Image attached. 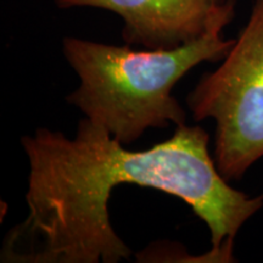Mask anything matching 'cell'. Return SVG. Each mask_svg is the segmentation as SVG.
I'll use <instances>...</instances> for the list:
<instances>
[{"label":"cell","instance_id":"cell-3","mask_svg":"<svg viewBox=\"0 0 263 263\" xmlns=\"http://www.w3.org/2000/svg\"><path fill=\"white\" fill-rule=\"evenodd\" d=\"M195 122L216 121L215 162L226 180L241 179L263 157V0L213 72L186 97Z\"/></svg>","mask_w":263,"mask_h":263},{"label":"cell","instance_id":"cell-4","mask_svg":"<svg viewBox=\"0 0 263 263\" xmlns=\"http://www.w3.org/2000/svg\"><path fill=\"white\" fill-rule=\"evenodd\" d=\"M61 9L112 11L123 20L122 38L144 49H176L223 33L235 16V0H54Z\"/></svg>","mask_w":263,"mask_h":263},{"label":"cell","instance_id":"cell-2","mask_svg":"<svg viewBox=\"0 0 263 263\" xmlns=\"http://www.w3.org/2000/svg\"><path fill=\"white\" fill-rule=\"evenodd\" d=\"M235 39L211 33L176 49L136 50L66 37L62 51L80 77V87L66 100L123 145L147 128L186 124V112L173 88L203 61H222Z\"/></svg>","mask_w":263,"mask_h":263},{"label":"cell","instance_id":"cell-1","mask_svg":"<svg viewBox=\"0 0 263 263\" xmlns=\"http://www.w3.org/2000/svg\"><path fill=\"white\" fill-rule=\"evenodd\" d=\"M200 126H179L147 150L124 149L88 117L76 138L38 128L21 144L29 161L28 216L5 236L2 262L117 263L132 251L110 223L115 186L129 183L183 200L211 233V262H233L238 232L263 207L228 184L209 151Z\"/></svg>","mask_w":263,"mask_h":263}]
</instances>
